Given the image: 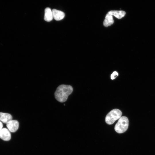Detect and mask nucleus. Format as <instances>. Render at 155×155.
I'll use <instances>...</instances> for the list:
<instances>
[{
	"mask_svg": "<svg viewBox=\"0 0 155 155\" xmlns=\"http://www.w3.org/2000/svg\"><path fill=\"white\" fill-rule=\"evenodd\" d=\"M0 138L2 140L8 141L11 138L10 131L6 128H3L0 131Z\"/></svg>",
	"mask_w": 155,
	"mask_h": 155,
	"instance_id": "obj_5",
	"label": "nucleus"
},
{
	"mask_svg": "<svg viewBox=\"0 0 155 155\" xmlns=\"http://www.w3.org/2000/svg\"><path fill=\"white\" fill-rule=\"evenodd\" d=\"M52 11L53 18L55 20L59 21L64 18L65 14L63 12L55 9H53Z\"/></svg>",
	"mask_w": 155,
	"mask_h": 155,
	"instance_id": "obj_6",
	"label": "nucleus"
},
{
	"mask_svg": "<svg viewBox=\"0 0 155 155\" xmlns=\"http://www.w3.org/2000/svg\"><path fill=\"white\" fill-rule=\"evenodd\" d=\"M108 13L114 16L116 18L120 19L123 17L126 14L125 12L123 11H111Z\"/></svg>",
	"mask_w": 155,
	"mask_h": 155,
	"instance_id": "obj_10",
	"label": "nucleus"
},
{
	"mask_svg": "<svg viewBox=\"0 0 155 155\" xmlns=\"http://www.w3.org/2000/svg\"><path fill=\"white\" fill-rule=\"evenodd\" d=\"M129 125V120L127 117L122 116L119 119L115 126V131L119 133L125 132L127 129Z\"/></svg>",
	"mask_w": 155,
	"mask_h": 155,
	"instance_id": "obj_2",
	"label": "nucleus"
},
{
	"mask_svg": "<svg viewBox=\"0 0 155 155\" xmlns=\"http://www.w3.org/2000/svg\"><path fill=\"white\" fill-rule=\"evenodd\" d=\"M122 115V113L119 109H113L106 115L105 118V122L108 124L111 125L119 119L121 117Z\"/></svg>",
	"mask_w": 155,
	"mask_h": 155,
	"instance_id": "obj_3",
	"label": "nucleus"
},
{
	"mask_svg": "<svg viewBox=\"0 0 155 155\" xmlns=\"http://www.w3.org/2000/svg\"><path fill=\"white\" fill-rule=\"evenodd\" d=\"M118 75V73L116 71H114L111 75V79L113 80L116 78Z\"/></svg>",
	"mask_w": 155,
	"mask_h": 155,
	"instance_id": "obj_11",
	"label": "nucleus"
},
{
	"mask_svg": "<svg viewBox=\"0 0 155 155\" xmlns=\"http://www.w3.org/2000/svg\"><path fill=\"white\" fill-rule=\"evenodd\" d=\"M114 22L112 16L108 13L106 16L103 24L104 26L107 27L112 25Z\"/></svg>",
	"mask_w": 155,
	"mask_h": 155,
	"instance_id": "obj_9",
	"label": "nucleus"
},
{
	"mask_svg": "<svg viewBox=\"0 0 155 155\" xmlns=\"http://www.w3.org/2000/svg\"><path fill=\"white\" fill-rule=\"evenodd\" d=\"M19 124L18 122L16 120H11L6 123L8 129L12 132H16L18 129Z\"/></svg>",
	"mask_w": 155,
	"mask_h": 155,
	"instance_id": "obj_4",
	"label": "nucleus"
},
{
	"mask_svg": "<svg viewBox=\"0 0 155 155\" xmlns=\"http://www.w3.org/2000/svg\"><path fill=\"white\" fill-rule=\"evenodd\" d=\"M3 127V124L2 123L1 121H0V131L2 129Z\"/></svg>",
	"mask_w": 155,
	"mask_h": 155,
	"instance_id": "obj_12",
	"label": "nucleus"
},
{
	"mask_svg": "<svg viewBox=\"0 0 155 155\" xmlns=\"http://www.w3.org/2000/svg\"><path fill=\"white\" fill-rule=\"evenodd\" d=\"M53 18L52 11L50 8H46L44 10V20L49 22L51 21Z\"/></svg>",
	"mask_w": 155,
	"mask_h": 155,
	"instance_id": "obj_8",
	"label": "nucleus"
},
{
	"mask_svg": "<svg viewBox=\"0 0 155 155\" xmlns=\"http://www.w3.org/2000/svg\"><path fill=\"white\" fill-rule=\"evenodd\" d=\"M12 119V116L10 114L0 112V121L1 122L7 123Z\"/></svg>",
	"mask_w": 155,
	"mask_h": 155,
	"instance_id": "obj_7",
	"label": "nucleus"
},
{
	"mask_svg": "<svg viewBox=\"0 0 155 155\" xmlns=\"http://www.w3.org/2000/svg\"><path fill=\"white\" fill-rule=\"evenodd\" d=\"M73 91V88L71 86L64 84L60 85L57 88L55 93V97L60 102H65Z\"/></svg>",
	"mask_w": 155,
	"mask_h": 155,
	"instance_id": "obj_1",
	"label": "nucleus"
}]
</instances>
